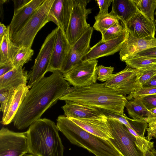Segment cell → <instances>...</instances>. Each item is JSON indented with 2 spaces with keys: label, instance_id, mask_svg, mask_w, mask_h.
<instances>
[{
  "label": "cell",
  "instance_id": "37",
  "mask_svg": "<svg viewBox=\"0 0 156 156\" xmlns=\"http://www.w3.org/2000/svg\"><path fill=\"white\" fill-rule=\"evenodd\" d=\"M112 0H97V3L99 6V11L97 15L98 16L106 15L108 13V9L111 3L112 2Z\"/></svg>",
  "mask_w": 156,
  "mask_h": 156
},
{
  "label": "cell",
  "instance_id": "48",
  "mask_svg": "<svg viewBox=\"0 0 156 156\" xmlns=\"http://www.w3.org/2000/svg\"><path fill=\"white\" fill-rule=\"evenodd\" d=\"M146 156H150L149 153V151H147L146 154Z\"/></svg>",
  "mask_w": 156,
  "mask_h": 156
},
{
  "label": "cell",
  "instance_id": "22",
  "mask_svg": "<svg viewBox=\"0 0 156 156\" xmlns=\"http://www.w3.org/2000/svg\"><path fill=\"white\" fill-rule=\"evenodd\" d=\"M22 67L12 69L0 77V89H16L20 85H27L28 73Z\"/></svg>",
  "mask_w": 156,
  "mask_h": 156
},
{
  "label": "cell",
  "instance_id": "7",
  "mask_svg": "<svg viewBox=\"0 0 156 156\" xmlns=\"http://www.w3.org/2000/svg\"><path fill=\"white\" fill-rule=\"evenodd\" d=\"M58 29L57 27L46 37L35 59L32 70L28 73V85L30 88L44 77L48 72Z\"/></svg>",
  "mask_w": 156,
  "mask_h": 156
},
{
  "label": "cell",
  "instance_id": "1",
  "mask_svg": "<svg viewBox=\"0 0 156 156\" xmlns=\"http://www.w3.org/2000/svg\"><path fill=\"white\" fill-rule=\"evenodd\" d=\"M70 84L59 70L44 77L29 89L13 120L14 126L22 130L41 118L55 104Z\"/></svg>",
  "mask_w": 156,
  "mask_h": 156
},
{
  "label": "cell",
  "instance_id": "45",
  "mask_svg": "<svg viewBox=\"0 0 156 156\" xmlns=\"http://www.w3.org/2000/svg\"><path fill=\"white\" fill-rule=\"evenodd\" d=\"M149 153L150 156H156V150L154 148L150 150Z\"/></svg>",
  "mask_w": 156,
  "mask_h": 156
},
{
  "label": "cell",
  "instance_id": "39",
  "mask_svg": "<svg viewBox=\"0 0 156 156\" xmlns=\"http://www.w3.org/2000/svg\"><path fill=\"white\" fill-rule=\"evenodd\" d=\"M14 68L12 62L0 65V77L3 75Z\"/></svg>",
  "mask_w": 156,
  "mask_h": 156
},
{
  "label": "cell",
  "instance_id": "32",
  "mask_svg": "<svg viewBox=\"0 0 156 156\" xmlns=\"http://www.w3.org/2000/svg\"><path fill=\"white\" fill-rule=\"evenodd\" d=\"M114 70V67L111 66L107 67L102 65L97 66L96 68L97 80L101 82L107 81L112 76Z\"/></svg>",
  "mask_w": 156,
  "mask_h": 156
},
{
  "label": "cell",
  "instance_id": "3",
  "mask_svg": "<svg viewBox=\"0 0 156 156\" xmlns=\"http://www.w3.org/2000/svg\"><path fill=\"white\" fill-rule=\"evenodd\" d=\"M55 122L40 118L27 131L28 153L37 156H64V146Z\"/></svg>",
  "mask_w": 156,
  "mask_h": 156
},
{
  "label": "cell",
  "instance_id": "8",
  "mask_svg": "<svg viewBox=\"0 0 156 156\" xmlns=\"http://www.w3.org/2000/svg\"><path fill=\"white\" fill-rule=\"evenodd\" d=\"M87 0H73V5L68 27L65 32L66 37L71 46L81 37L90 27L87 21V18L91 12L87 9Z\"/></svg>",
  "mask_w": 156,
  "mask_h": 156
},
{
  "label": "cell",
  "instance_id": "24",
  "mask_svg": "<svg viewBox=\"0 0 156 156\" xmlns=\"http://www.w3.org/2000/svg\"><path fill=\"white\" fill-rule=\"evenodd\" d=\"M125 107L129 115L133 119L146 121L148 118L154 117L150 111L144 106L139 97L128 101Z\"/></svg>",
  "mask_w": 156,
  "mask_h": 156
},
{
  "label": "cell",
  "instance_id": "4",
  "mask_svg": "<svg viewBox=\"0 0 156 156\" xmlns=\"http://www.w3.org/2000/svg\"><path fill=\"white\" fill-rule=\"evenodd\" d=\"M56 125L72 144L83 148L96 156H123L110 139L105 140L90 133L64 115L58 117Z\"/></svg>",
  "mask_w": 156,
  "mask_h": 156
},
{
  "label": "cell",
  "instance_id": "50",
  "mask_svg": "<svg viewBox=\"0 0 156 156\" xmlns=\"http://www.w3.org/2000/svg\"><path fill=\"white\" fill-rule=\"evenodd\" d=\"M155 138L156 139V137Z\"/></svg>",
  "mask_w": 156,
  "mask_h": 156
},
{
  "label": "cell",
  "instance_id": "30",
  "mask_svg": "<svg viewBox=\"0 0 156 156\" xmlns=\"http://www.w3.org/2000/svg\"><path fill=\"white\" fill-rule=\"evenodd\" d=\"M125 62L127 66L138 69L156 65V58L135 57L128 59Z\"/></svg>",
  "mask_w": 156,
  "mask_h": 156
},
{
  "label": "cell",
  "instance_id": "27",
  "mask_svg": "<svg viewBox=\"0 0 156 156\" xmlns=\"http://www.w3.org/2000/svg\"><path fill=\"white\" fill-rule=\"evenodd\" d=\"M95 21L93 26L95 30L103 34L119 19V17L111 12L108 14L95 16Z\"/></svg>",
  "mask_w": 156,
  "mask_h": 156
},
{
  "label": "cell",
  "instance_id": "28",
  "mask_svg": "<svg viewBox=\"0 0 156 156\" xmlns=\"http://www.w3.org/2000/svg\"><path fill=\"white\" fill-rule=\"evenodd\" d=\"M134 1L138 10L155 22L154 12L156 9V0H134Z\"/></svg>",
  "mask_w": 156,
  "mask_h": 156
},
{
  "label": "cell",
  "instance_id": "44",
  "mask_svg": "<svg viewBox=\"0 0 156 156\" xmlns=\"http://www.w3.org/2000/svg\"><path fill=\"white\" fill-rule=\"evenodd\" d=\"M77 88V87H69L64 91L61 96H64L69 93L75 90Z\"/></svg>",
  "mask_w": 156,
  "mask_h": 156
},
{
  "label": "cell",
  "instance_id": "11",
  "mask_svg": "<svg viewBox=\"0 0 156 156\" xmlns=\"http://www.w3.org/2000/svg\"><path fill=\"white\" fill-rule=\"evenodd\" d=\"M139 76L137 69L127 66L122 70L113 74L103 84L123 95H129L141 88L137 84Z\"/></svg>",
  "mask_w": 156,
  "mask_h": 156
},
{
  "label": "cell",
  "instance_id": "20",
  "mask_svg": "<svg viewBox=\"0 0 156 156\" xmlns=\"http://www.w3.org/2000/svg\"><path fill=\"white\" fill-rule=\"evenodd\" d=\"M28 85L22 84L15 90L6 105L3 113L1 123L7 125L12 122L13 119L30 89Z\"/></svg>",
  "mask_w": 156,
  "mask_h": 156
},
{
  "label": "cell",
  "instance_id": "46",
  "mask_svg": "<svg viewBox=\"0 0 156 156\" xmlns=\"http://www.w3.org/2000/svg\"><path fill=\"white\" fill-rule=\"evenodd\" d=\"M149 111L154 115V117L152 118H156V108L151 109Z\"/></svg>",
  "mask_w": 156,
  "mask_h": 156
},
{
  "label": "cell",
  "instance_id": "19",
  "mask_svg": "<svg viewBox=\"0 0 156 156\" xmlns=\"http://www.w3.org/2000/svg\"><path fill=\"white\" fill-rule=\"evenodd\" d=\"M44 0H31L23 7L14 13L9 25L10 37L18 31L30 18Z\"/></svg>",
  "mask_w": 156,
  "mask_h": 156
},
{
  "label": "cell",
  "instance_id": "5",
  "mask_svg": "<svg viewBox=\"0 0 156 156\" xmlns=\"http://www.w3.org/2000/svg\"><path fill=\"white\" fill-rule=\"evenodd\" d=\"M54 0H44L24 25L10 37L16 46L31 48L38 32L50 22L48 14Z\"/></svg>",
  "mask_w": 156,
  "mask_h": 156
},
{
  "label": "cell",
  "instance_id": "34",
  "mask_svg": "<svg viewBox=\"0 0 156 156\" xmlns=\"http://www.w3.org/2000/svg\"><path fill=\"white\" fill-rule=\"evenodd\" d=\"M101 111L107 118L116 120L122 124L129 127V123L127 119L128 117L124 113L121 114L103 109H101Z\"/></svg>",
  "mask_w": 156,
  "mask_h": 156
},
{
  "label": "cell",
  "instance_id": "16",
  "mask_svg": "<svg viewBox=\"0 0 156 156\" xmlns=\"http://www.w3.org/2000/svg\"><path fill=\"white\" fill-rule=\"evenodd\" d=\"M129 33L111 40L106 41L101 40L90 48L84 60L97 59L100 57L113 55L120 51Z\"/></svg>",
  "mask_w": 156,
  "mask_h": 156
},
{
  "label": "cell",
  "instance_id": "12",
  "mask_svg": "<svg viewBox=\"0 0 156 156\" xmlns=\"http://www.w3.org/2000/svg\"><path fill=\"white\" fill-rule=\"evenodd\" d=\"M93 30V28L90 27L71 46L60 70L62 74L67 73L84 60L90 49V43Z\"/></svg>",
  "mask_w": 156,
  "mask_h": 156
},
{
  "label": "cell",
  "instance_id": "29",
  "mask_svg": "<svg viewBox=\"0 0 156 156\" xmlns=\"http://www.w3.org/2000/svg\"><path fill=\"white\" fill-rule=\"evenodd\" d=\"M34 54L33 50L27 47H20L12 62L14 67H22L30 61Z\"/></svg>",
  "mask_w": 156,
  "mask_h": 156
},
{
  "label": "cell",
  "instance_id": "36",
  "mask_svg": "<svg viewBox=\"0 0 156 156\" xmlns=\"http://www.w3.org/2000/svg\"><path fill=\"white\" fill-rule=\"evenodd\" d=\"M148 110L156 108V94L139 97Z\"/></svg>",
  "mask_w": 156,
  "mask_h": 156
},
{
  "label": "cell",
  "instance_id": "42",
  "mask_svg": "<svg viewBox=\"0 0 156 156\" xmlns=\"http://www.w3.org/2000/svg\"><path fill=\"white\" fill-rule=\"evenodd\" d=\"M9 27H6L3 23H0V42L2 41L3 37L9 31Z\"/></svg>",
  "mask_w": 156,
  "mask_h": 156
},
{
  "label": "cell",
  "instance_id": "14",
  "mask_svg": "<svg viewBox=\"0 0 156 156\" xmlns=\"http://www.w3.org/2000/svg\"><path fill=\"white\" fill-rule=\"evenodd\" d=\"M86 131L105 140L114 138L105 115L89 118H69Z\"/></svg>",
  "mask_w": 156,
  "mask_h": 156
},
{
  "label": "cell",
  "instance_id": "13",
  "mask_svg": "<svg viewBox=\"0 0 156 156\" xmlns=\"http://www.w3.org/2000/svg\"><path fill=\"white\" fill-rule=\"evenodd\" d=\"M126 23L128 31L133 36L148 40L155 38L156 29L154 22L138 9Z\"/></svg>",
  "mask_w": 156,
  "mask_h": 156
},
{
  "label": "cell",
  "instance_id": "26",
  "mask_svg": "<svg viewBox=\"0 0 156 156\" xmlns=\"http://www.w3.org/2000/svg\"><path fill=\"white\" fill-rule=\"evenodd\" d=\"M119 20L102 34L101 40L106 41L114 39L127 34L126 22L119 17Z\"/></svg>",
  "mask_w": 156,
  "mask_h": 156
},
{
  "label": "cell",
  "instance_id": "35",
  "mask_svg": "<svg viewBox=\"0 0 156 156\" xmlns=\"http://www.w3.org/2000/svg\"><path fill=\"white\" fill-rule=\"evenodd\" d=\"M16 89H12L9 90L0 89V109L2 113L4 111L9 99L13 94Z\"/></svg>",
  "mask_w": 156,
  "mask_h": 156
},
{
  "label": "cell",
  "instance_id": "25",
  "mask_svg": "<svg viewBox=\"0 0 156 156\" xmlns=\"http://www.w3.org/2000/svg\"><path fill=\"white\" fill-rule=\"evenodd\" d=\"M0 43V65L12 62L20 47L16 46L11 41L9 31Z\"/></svg>",
  "mask_w": 156,
  "mask_h": 156
},
{
  "label": "cell",
  "instance_id": "21",
  "mask_svg": "<svg viewBox=\"0 0 156 156\" xmlns=\"http://www.w3.org/2000/svg\"><path fill=\"white\" fill-rule=\"evenodd\" d=\"M61 108L68 118H89L105 115L101 109L71 101H66Z\"/></svg>",
  "mask_w": 156,
  "mask_h": 156
},
{
  "label": "cell",
  "instance_id": "23",
  "mask_svg": "<svg viewBox=\"0 0 156 156\" xmlns=\"http://www.w3.org/2000/svg\"><path fill=\"white\" fill-rule=\"evenodd\" d=\"M134 0H113L111 12L126 22L137 11Z\"/></svg>",
  "mask_w": 156,
  "mask_h": 156
},
{
  "label": "cell",
  "instance_id": "17",
  "mask_svg": "<svg viewBox=\"0 0 156 156\" xmlns=\"http://www.w3.org/2000/svg\"><path fill=\"white\" fill-rule=\"evenodd\" d=\"M58 29L48 72L60 70L71 46L65 32L60 27Z\"/></svg>",
  "mask_w": 156,
  "mask_h": 156
},
{
  "label": "cell",
  "instance_id": "47",
  "mask_svg": "<svg viewBox=\"0 0 156 156\" xmlns=\"http://www.w3.org/2000/svg\"><path fill=\"white\" fill-rule=\"evenodd\" d=\"M23 156H37L35 155H34L33 154H25Z\"/></svg>",
  "mask_w": 156,
  "mask_h": 156
},
{
  "label": "cell",
  "instance_id": "6",
  "mask_svg": "<svg viewBox=\"0 0 156 156\" xmlns=\"http://www.w3.org/2000/svg\"><path fill=\"white\" fill-rule=\"evenodd\" d=\"M114 138L110 139L123 156H146L138 146L134 136L118 121L107 118Z\"/></svg>",
  "mask_w": 156,
  "mask_h": 156
},
{
  "label": "cell",
  "instance_id": "15",
  "mask_svg": "<svg viewBox=\"0 0 156 156\" xmlns=\"http://www.w3.org/2000/svg\"><path fill=\"white\" fill-rule=\"evenodd\" d=\"M73 0H54L48 14L50 21L55 23L65 33L69 22Z\"/></svg>",
  "mask_w": 156,
  "mask_h": 156
},
{
  "label": "cell",
  "instance_id": "43",
  "mask_svg": "<svg viewBox=\"0 0 156 156\" xmlns=\"http://www.w3.org/2000/svg\"><path fill=\"white\" fill-rule=\"evenodd\" d=\"M148 127H152L156 126V118H148L146 120Z\"/></svg>",
  "mask_w": 156,
  "mask_h": 156
},
{
  "label": "cell",
  "instance_id": "33",
  "mask_svg": "<svg viewBox=\"0 0 156 156\" xmlns=\"http://www.w3.org/2000/svg\"><path fill=\"white\" fill-rule=\"evenodd\" d=\"M156 94V87L141 88L128 95L126 97L127 100L137 97Z\"/></svg>",
  "mask_w": 156,
  "mask_h": 156
},
{
  "label": "cell",
  "instance_id": "18",
  "mask_svg": "<svg viewBox=\"0 0 156 156\" xmlns=\"http://www.w3.org/2000/svg\"><path fill=\"white\" fill-rule=\"evenodd\" d=\"M155 47H156V38L152 40L137 38L129 33L120 51V59L121 61L125 62L133 55Z\"/></svg>",
  "mask_w": 156,
  "mask_h": 156
},
{
  "label": "cell",
  "instance_id": "49",
  "mask_svg": "<svg viewBox=\"0 0 156 156\" xmlns=\"http://www.w3.org/2000/svg\"><path fill=\"white\" fill-rule=\"evenodd\" d=\"M156 9V11H155V16H156V9ZM155 23H156V20H155Z\"/></svg>",
  "mask_w": 156,
  "mask_h": 156
},
{
  "label": "cell",
  "instance_id": "41",
  "mask_svg": "<svg viewBox=\"0 0 156 156\" xmlns=\"http://www.w3.org/2000/svg\"><path fill=\"white\" fill-rule=\"evenodd\" d=\"M156 87V74L154 76L142 86V88Z\"/></svg>",
  "mask_w": 156,
  "mask_h": 156
},
{
  "label": "cell",
  "instance_id": "10",
  "mask_svg": "<svg viewBox=\"0 0 156 156\" xmlns=\"http://www.w3.org/2000/svg\"><path fill=\"white\" fill-rule=\"evenodd\" d=\"M97 59L85 60L66 73L63 74L65 79L75 87L90 86L96 83Z\"/></svg>",
  "mask_w": 156,
  "mask_h": 156
},
{
  "label": "cell",
  "instance_id": "40",
  "mask_svg": "<svg viewBox=\"0 0 156 156\" xmlns=\"http://www.w3.org/2000/svg\"><path fill=\"white\" fill-rule=\"evenodd\" d=\"M31 0H13L14 4V13L28 3Z\"/></svg>",
  "mask_w": 156,
  "mask_h": 156
},
{
  "label": "cell",
  "instance_id": "38",
  "mask_svg": "<svg viewBox=\"0 0 156 156\" xmlns=\"http://www.w3.org/2000/svg\"><path fill=\"white\" fill-rule=\"evenodd\" d=\"M141 57L156 58V47L151 48L140 51L132 56L129 59Z\"/></svg>",
  "mask_w": 156,
  "mask_h": 156
},
{
  "label": "cell",
  "instance_id": "31",
  "mask_svg": "<svg viewBox=\"0 0 156 156\" xmlns=\"http://www.w3.org/2000/svg\"><path fill=\"white\" fill-rule=\"evenodd\" d=\"M139 77L137 85L141 88L142 85L156 74V65L137 69Z\"/></svg>",
  "mask_w": 156,
  "mask_h": 156
},
{
  "label": "cell",
  "instance_id": "9",
  "mask_svg": "<svg viewBox=\"0 0 156 156\" xmlns=\"http://www.w3.org/2000/svg\"><path fill=\"white\" fill-rule=\"evenodd\" d=\"M27 132H16L2 127L0 130V156H23L28 153Z\"/></svg>",
  "mask_w": 156,
  "mask_h": 156
},
{
  "label": "cell",
  "instance_id": "2",
  "mask_svg": "<svg viewBox=\"0 0 156 156\" xmlns=\"http://www.w3.org/2000/svg\"><path fill=\"white\" fill-rule=\"evenodd\" d=\"M59 100L71 101L101 109L123 114L128 100L125 95L96 83L90 86L77 87Z\"/></svg>",
  "mask_w": 156,
  "mask_h": 156
}]
</instances>
